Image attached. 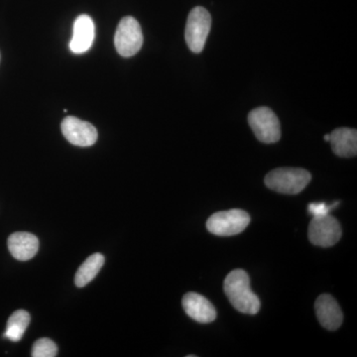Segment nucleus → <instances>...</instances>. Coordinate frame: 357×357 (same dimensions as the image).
Wrapping results in <instances>:
<instances>
[{
  "instance_id": "nucleus-1",
  "label": "nucleus",
  "mask_w": 357,
  "mask_h": 357,
  "mask_svg": "<svg viewBox=\"0 0 357 357\" xmlns=\"http://www.w3.org/2000/svg\"><path fill=\"white\" fill-rule=\"evenodd\" d=\"M225 295L230 304L243 314H255L259 312V298L251 291L248 274L244 270L236 269L230 272L225 280Z\"/></svg>"
},
{
  "instance_id": "nucleus-2",
  "label": "nucleus",
  "mask_w": 357,
  "mask_h": 357,
  "mask_svg": "<svg viewBox=\"0 0 357 357\" xmlns=\"http://www.w3.org/2000/svg\"><path fill=\"white\" fill-rule=\"evenodd\" d=\"M311 180V174L305 169L278 168L268 173L264 182L272 191L296 195L302 192Z\"/></svg>"
},
{
  "instance_id": "nucleus-3",
  "label": "nucleus",
  "mask_w": 357,
  "mask_h": 357,
  "mask_svg": "<svg viewBox=\"0 0 357 357\" xmlns=\"http://www.w3.org/2000/svg\"><path fill=\"white\" fill-rule=\"evenodd\" d=\"M211 27L210 13L202 6L192 8L188 16L185 31V42L190 50L194 53H201L204 50Z\"/></svg>"
},
{
  "instance_id": "nucleus-4",
  "label": "nucleus",
  "mask_w": 357,
  "mask_h": 357,
  "mask_svg": "<svg viewBox=\"0 0 357 357\" xmlns=\"http://www.w3.org/2000/svg\"><path fill=\"white\" fill-rule=\"evenodd\" d=\"M250 223V215L243 210L213 213L206 222V229L218 236H232L243 232Z\"/></svg>"
},
{
  "instance_id": "nucleus-5",
  "label": "nucleus",
  "mask_w": 357,
  "mask_h": 357,
  "mask_svg": "<svg viewBox=\"0 0 357 357\" xmlns=\"http://www.w3.org/2000/svg\"><path fill=\"white\" fill-rule=\"evenodd\" d=\"M114 45L119 55L129 58L136 55L143 45L139 22L131 16L122 18L114 36Z\"/></svg>"
},
{
  "instance_id": "nucleus-6",
  "label": "nucleus",
  "mask_w": 357,
  "mask_h": 357,
  "mask_svg": "<svg viewBox=\"0 0 357 357\" xmlns=\"http://www.w3.org/2000/svg\"><path fill=\"white\" fill-rule=\"evenodd\" d=\"M248 123L256 138L266 144L277 142L281 137V126L277 115L268 107H262L251 110Z\"/></svg>"
},
{
  "instance_id": "nucleus-7",
  "label": "nucleus",
  "mask_w": 357,
  "mask_h": 357,
  "mask_svg": "<svg viewBox=\"0 0 357 357\" xmlns=\"http://www.w3.org/2000/svg\"><path fill=\"white\" fill-rule=\"evenodd\" d=\"M342 227L337 218L326 215L312 217L309 227V239L314 245L330 248L340 241Z\"/></svg>"
},
{
  "instance_id": "nucleus-8",
  "label": "nucleus",
  "mask_w": 357,
  "mask_h": 357,
  "mask_svg": "<svg viewBox=\"0 0 357 357\" xmlns=\"http://www.w3.org/2000/svg\"><path fill=\"white\" fill-rule=\"evenodd\" d=\"M61 128L66 139L76 146H91L98 140V130L95 126L75 116L66 117Z\"/></svg>"
},
{
  "instance_id": "nucleus-9",
  "label": "nucleus",
  "mask_w": 357,
  "mask_h": 357,
  "mask_svg": "<svg viewBox=\"0 0 357 357\" xmlns=\"http://www.w3.org/2000/svg\"><path fill=\"white\" fill-rule=\"evenodd\" d=\"M185 314L201 324H210L217 319V310L210 301L198 293L185 294L182 301Z\"/></svg>"
},
{
  "instance_id": "nucleus-10",
  "label": "nucleus",
  "mask_w": 357,
  "mask_h": 357,
  "mask_svg": "<svg viewBox=\"0 0 357 357\" xmlns=\"http://www.w3.org/2000/svg\"><path fill=\"white\" fill-rule=\"evenodd\" d=\"M319 324L328 331H335L342 326L344 314L337 301L328 294L319 296L314 304Z\"/></svg>"
},
{
  "instance_id": "nucleus-11",
  "label": "nucleus",
  "mask_w": 357,
  "mask_h": 357,
  "mask_svg": "<svg viewBox=\"0 0 357 357\" xmlns=\"http://www.w3.org/2000/svg\"><path fill=\"white\" fill-rule=\"evenodd\" d=\"M95 39V24L89 15L83 14L77 18L73 28V37L70 42V51L83 54L89 50Z\"/></svg>"
},
{
  "instance_id": "nucleus-12",
  "label": "nucleus",
  "mask_w": 357,
  "mask_h": 357,
  "mask_svg": "<svg viewBox=\"0 0 357 357\" xmlns=\"http://www.w3.org/2000/svg\"><path fill=\"white\" fill-rule=\"evenodd\" d=\"M8 249L11 255L20 261H27L36 255L39 241L29 232H14L8 237Z\"/></svg>"
},
{
  "instance_id": "nucleus-13",
  "label": "nucleus",
  "mask_w": 357,
  "mask_h": 357,
  "mask_svg": "<svg viewBox=\"0 0 357 357\" xmlns=\"http://www.w3.org/2000/svg\"><path fill=\"white\" fill-rule=\"evenodd\" d=\"M333 153L338 157L351 158L357 154L356 129L337 128L330 134V141Z\"/></svg>"
},
{
  "instance_id": "nucleus-14",
  "label": "nucleus",
  "mask_w": 357,
  "mask_h": 357,
  "mask_svg": "<svg viewBox=\"0 0 357 357\" xmlns=\"http://www.w3.org/2000/svg\"><path fill=\"white\" fill-rule=\"evenodd\" d=\"M103 264H105V256L100 253H95L86 258V261L79 266L75 276L77 287L83 288L88 285L89 282L93 281L102 269Z\"/></svg>"
},
{
  "instance_id": "nucleus-15",
  "label": "nucleus",
  "mask_w": 357,
  "mask_h": 357,
  "mask_svg": "<svg viewBox=\"0 0 357 357\" xmlns=\"http://www.w3.org/2000/svg\"><path fill=\"white\" fill-rule=\"evenodd\" d=\"M29 323L30 314L24 310L14 312L7 321L6 331L3 337L13 342H20L24 335Z\"/></svg>"
},
{
  "instance_id": "nucleus-16",
  "label": "nucleus",
  "mask_w": 357,
  "mask_h": 357,
  "mask_svg": "<svg viewBox=\"0 0 357 357\" xmlns=\"http://www.w3.org/2000/svg\"><path fill=\"white\" fill-rule=\"evenodd\" d=\"M57 354V345L49 338H40L32 347L33 357H55Z\"/></svg>"
},
{
  "instance_id": "nucleus-17",
  "label": "nucleus",
  "mask_w": 357,
  "mask_h": 357,
  "mask_svg": "<svg viewBox=\"0 0 357 357\" xmlns=\"http://www.w3.org/2000/svg\"><path fill=\"white\" fill-rule=\"evenodd\" d=\"M338 202L331 204L326 203H312L307 206V211L312 217H323V215H330L331 211L337 208Z\"/></svg>"
},
{
  "instance_id": "nucleus-18",
  "label": "nucleus",
  "mask_w": 357,
  "mask_h": 357,
  "mask_svg": "<svg viewBox=\"0 0 357 357\" xmlns=\"http://www.w3.org/2000/svg\"><path fill=\"white\" fill-rule=\"evenodd\" d=\"M324 139H325V141H330V134H326L325 136H324Z\"/></svg>"
}]
</instances>
